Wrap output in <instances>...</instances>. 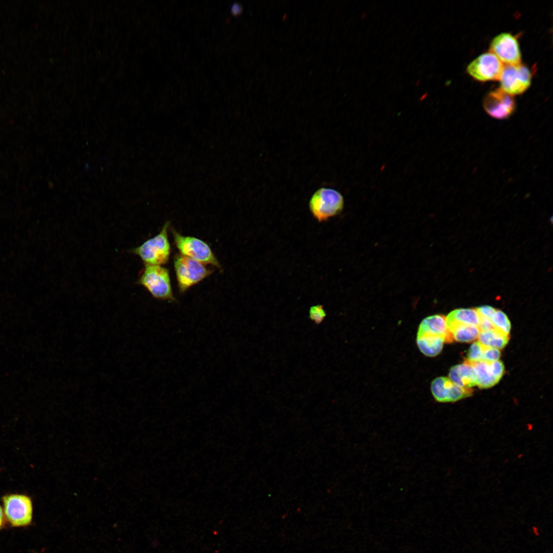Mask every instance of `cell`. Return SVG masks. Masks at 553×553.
<instances>
[{
    "mask_svg": "<svg viewBox=\"0 0 553 553\" xmlns=\"http://www.w3.org/2000/svg\"><path fill=\"white\" fill-rule=\"evenodd\" d=\"M170 222H166L159 233L140 246L132 249L140 257L145 265H161L166 264L171 254V245L167 230Z\"/></svg>",
    "mask_w": 553,
    "mask_h": 553,
    "instance_id": "obj_1",
    "label": "cell"
},
{
    "mask_svg": "<svg viewBox=\"0 0 553 553\" xmlns=\"http://www.w3.org/2000/svg\"><path fill=\"white\" fill-rule=\"evenodd\" d=\"M156 299L177 302L172 288L169 270L161 265H145L137 282Z\"/></svg>",
    "mask_w": 553,
    "mask_h": 553,
    "instance_id": "obj_2",
    "label": "cell"
},
{
    "mask_svg": "<svg viewBox=\"0 0 553 553\" xmlns=\"http://www.w3.org/2000/svg\"><path fill=\"white\" fill-rule=\"evenodd\" d=\"M343 196L338 191L330 188L321 187L317 189L309 202V208L313 216L320 222L340 214L343 209Z\"/></svg>",
    "mask_w": 553,
    "mask_h": 553,
    "instance_id": "obj_3",
    "label": "cell"
},
{
    "mask_svg": "<svg viewBox=\"0 0 553 553\" xmlns=\"http://www.w3.org/2000/svg\"><path fill=\"white\" fill-rule=\"evenodd\" d=\"M174 265L179 290L181 293L212 272V270L204 264L181 254L175 256Z\"/></svg>",
    "mask_w": 553,
    "mask_h": 553,
    "instance_id": "obj_4",
    "label": "cell"
},
{
    "mask_svg": "<svg viewBox=\"0 0 553 553\" xmlns=\"http://www.w3.org/2000/svg\"><path fill=\"white\" fill-rule=\"evenodd\" d=\"M171 232L174 244L181 254L204 265L209 264L221 269L219 261L207 243L194 237L182 235L174 229H172Z\"/></svg>",
    "mask_w": 553,
    "mask_h": 553,
    "instance_id": "obj_5",
    "label": "cell"
},
{
    "mask_svg": "<svg viewBox=\"0 0 553 553\" xmlns=\"http://www.w3.org/2000/svg\"><path fill=\"white\" fill-rule=\"evenodd\" d=\"M6 520L13 527L29 525L33 519V503L25 495L13 494L2 498Z\"/></svg>",
    "mask_w": 553,
    "mask_h": 553,
    "instance_id": "obj_6",
    "label": "cell"
},
{
    "mask_svg": "<svg viewBox=\"0 0 553 553\" xmlns=\"http://www.w3.org/2000/svg\"><path fill=\"white\" fill-rule=\"evenodd\" d=\"M532 73L525 65H504L499 79L501 88L513 96L524 93L531 84Z\"/></svg>",
    "mask_w": 553,
    "mask_h": 553,
    "instance_id": "obj_7",
    "label": "cell"
},
{
    "mask_svg": "<svg viewBox=\"0 0 553 553\" xmlns=\"http://www.w3.org/2000/svg\"><path fill=\"white\" fill-rule=\"evenodd\" d=\"M504 65L493 53H483L473 60L467 67V73L476 80L485 82L499 80Z\"/></svg>",
    "mask_w": 553,
    "mask_h": 553,
    "instance_id": "obj_8",
    "label": "cell"
},
{
    "mask_svg": "<svg viewBox=\"0 0 553 553\" xmlns=\"http://www.w3.org/2000/svg\"><path fill=\"white\" fill-rule=\"evenodd\" d=\"M490 52L495 54L505 65L521 63V55L516 37L509 33H502L493 38Z\"/></svg>",
    "mask_w": 553,
    "mask_h": 553,
    "instance_id": "obj_9",
    "label": "cell"
},
{
    "mask_svg": "<svg viewBox=\"0 0 553 553\" xmlns=\"http://www.w3.org/2000/svg\"><path fill=\"white\" fill-rule=\"evenodd\" d=\"M483 108L491 117L498 119L508 118L514 112L516 103L513 96L501 88L490 92L483 100Z\"/></svg>",
    "mask_w": 553,
    "mask_h": 553,
    "instance_id": "obj_10",
    "label": "cell"
},
{
    "mask_svg": "<svg viewBox=\"0 0 553 553\" xmlns=\"http://www.w3.org/2000/svg\"><path fill=\"white\" fill-rule=\"evenodd\" d=\"M431 390L435 400L440 402H455L472 395L471 388L460 387L448 377H439L434 379Z\"/></svg>",
    "mask_w": 553,
    "mask_h": 553,
    "instance_id": "obj_11",
    "label": "cell"
},
{
    "mask_svg": "<svg viewBox=\"0 0 553 553\" xmlns=\"http://www.w3.org/2000/svg\"><path fill=\"white\" fill-rule=\"evenodd\" d=\"M465 361L474 367L477 374V386L480 388H488L494 386L503 375L504 367L500 360L492 362Z\"/></svg>",
    "mask_w": 553,
    "mask_h": 553,
    "instance_id": "obj_12",
    "label": "cell"
},
{
    "mask_svg": "<svg viewBox=\"0 0 553 553\" xmlns=\"http://www.w3.org/2000/svg\"><path fill=\"white\" fill-rule=\"evenodd\" d=\"M445 318L446 316L440 314L433 315L424 318L420 323L417 332L437 335L442 337L445 343H452L454 339L446 328Z\"/></svg>",
    "mask_w": 553,
    "mask_h": 553,
    "instance_id": "obj_13",
    "label": "cell"
},
{
    "mask_svg": "<svg viewBox=\"0 0 553 553\" xmlns=\"http://www.w3.org/2000/svg\"><path fill=\"white\" fill-rule=\"evenodd\" d=\"M449 378L455 384L466 388L477 386V374L474 367L464 361L463 364L452 367Z\"/></svg>",
    "mask_w": 553,
    "mask_h": 553,
    "instance_id": "obj_14",
    "label": "cell"
},
{
    "mask_svg": "<svg viewBox=\"0 0 553 553\" xmlns=\"http://www.w3.org/2000/svg\"><path fill=\"white\" fill-rule=\"evenodd\" d=\"M416 343L420 352L429 357L436 356L441 351L444 339L439 335L428 333H417Z\"/></svg>",
    "mask_w": 553,
    "mask_h": 553,
    "instance_id": "obj_15",
    "label": "cell"
},
{
    "mask_svg": "<svg viewBox=\"0 0 553 553\" xmlns=\"http://www.w3.org/2000/svg\"><path fill=\"white\" fill-rule=\"evenodd\" d=\"M480 316L475 308H460L451 312L445 318L446 325L461 324L478 327Z\"/></svg>",
    "mask_w": 553,
    "mask_h": 553,
    "instance_id": "obj_16",
    "label": "cell"
},
{
    "mask_svg": "<svg viewBox=\"0 0 553 553\" xmlns=\"http://www.w3.org/2000/svg\"><path fill=\"white\" fill-rule=\"evenodd\" d=\"M453 339L460 342H471L478 338L480 330L477 326L461 324L446 325Z\"/></svg>",
    "mask_w": 553,
    "mask_h": 553,
    "instance_id": "obj_17",
    "label": "cell"
},
{
    "mask_svg": "<svg viewBox=\"0 0 553 553\" xmlns=\"http://www.w3.org/2000/svg\"><path fill=\"white\" fill-rule=\"evenodd\" d=\"M479 342L486 346L498 349L503 348L507 344L509 335L495 329L480 331Z\"/></svg>",
    "mask_w": 553,
    "mask_h": 553,
    "instance_id": "obj_18",
    "label": "cell"
},
{
    "mask_svg": "<svg viewBox=\"0 0 553 553\" xmlns=\"http://www.w3.org/2000/svg\"><path fill=\"white\" fill-rule=\"evenodd\" d=\"M491 320L495 329L509 335L511 328V323L504 312L496 309Z\"/></svg>",
    "mask_w": 553,
    "mask_h": 553,
    "instance_id": "obj_19",
    "label": "cell"
},
{
    "mask_svg": "<svg viewBox=\"0 0 553 553\" xmlns=\"http://www.w3.org/2000/svg\"><path fill=\"white\" fill-rule=\"evenodd\" d=\"M327 315L323 305L318 304L310 307L309 310V318L315 324H321Z\"/></svg>",
    "mask_w": 553,
    "mask_h": 553,
    "instance_id": "obj_20",
    "label": "cell"
},
{
    "mask_svg": "<svg viewBox=\"0 0 553 553\" xmlns=\"http://www.w3.org/2000/svg\"><path fill=\"white\" fill-rule=\"evenodd\" d=\"M466 360L472 362L483 360L482 345L479 341L474 342L471 346Z\"/></svg>",
    "mask_w": 553,
    "mask_h": 553,
    "instance_id": "obj_21",
    "label": "cell"
},
{
    "mask_svg": "<svg viewBox=\"0 0 553 553\" xmlns=\"http://www.w3.org/2000/svg\"><path fill=\"white\" fill-rule=\"evenodd\" d=\"M482 345L483 361L492 362L499 359L501 355L499 349Z\"/></svg>",
    "mask_w": 553,
    "mask_h": 553,
    "instance_id": "obj_22",
    "label": "cell"
},
{
    "mask_svg": "<svg viewBox=\"0 0 553 553\" xmlns=\"http://www.w3.org/2000/svg\"><path fill=\"white\" fill-rule=\"evenodd\" d=\"M480 317L491 319L496 309L489 306H483L476 308Z\"/></svg>",
    "mask_w": 553,
    "mask_h": 553,
    "instance_id": "obj_23",
    "label": "cell"
},
{
    "mask_svg": "<svg viewBox=\"0 0 553 553\" xmlns=\"http://www.w3.org/2000/svg\"><path fill=\"white\" fill-rule=\"evenodd\" d=\"M478 328L480 331H486L494 328L491 319L480 317Z\"/></svg>",
    "mask_w": 553,
    "mask_h": 553,
    "instance_id": "obj_24",
    "label": "cell"
},
{
    "mask_svg": "<svg viewBox=\"0 0 553 553\" xmlns=\"http://www.w3.org/2000/svg\"><path fill=\"white\" fill-rule=\"evenodd\" d=\"M6 520L3 508L0 505V530L4 527Z\"/></svg>",
    "mask_w": 553,
    "mask_h": 553,
    "instance_id": "obj_25",
    "label": "cell"
},
{
    "mask_svg": "<svg viewBox=\"0 0 553 553\" xmlns=\"http://www.w3.org/2000/svg\"><path fill=\"white\" fill-rule=\"evenodd\" d=\"M231 10L234 14H239L242 11V7L239 4H234L231 7Z\"/></svg>",
    "mask_w": 553,
    "mask_h": 553,
    "instance_id": "obj_26",
    "label": "cell"
},
{
    "mask_svg": "<svg viewBox=\"0 0 553 553\" xmlns=\"http://www.w3.org/2000/svg\"><path fill=\"white\" fill-rule=\"evenodd\" d=\"M428 94V93H424V94H423V95H422V96H421L420 97V101H421V100H423L424 99H425V98H426V97L427 96Z\"/></svg>",
    "mask_w": 553,
    "mask_h": 553,
    "instance_id": "obj_27",
    "label": "cell"
},
{
    "mask_svg": "<svg viewBox=\"0 0 553 553\" xmlns=\"http://www.w3.org/2000/svg\"><path fill=\"white\" fill-rule=\"evenodd\" d=\"M367 16V13L366 12H363L360 15V18L361 19H365Z\"/></svg>",
    "mask_w": 553,
    "mask_h": 553,
    "instance_id": "obj_28",
    "label": "cell"
},
{
    "mask_svg": "<svg viewBox=\"0 0 553 553\" xmlns=\"http://www.w3.org/2000/svg\"><path fill=\"white\" fill-rule=\"evenodd\" d=\"M420 82V80H417V82H416V84H415V86H416V87H417V86H418V85L419 84Z\"/></svg>",
    "mask_w": 553,
    "mask_h": 553,
    "instance_id": "obj_29",
    "label": "cell"
}]
</instances>
